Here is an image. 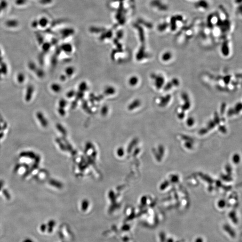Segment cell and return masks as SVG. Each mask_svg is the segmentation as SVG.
Masks as SVG:
<instances>
[{
	"label": "cell",
	"mask_w": 242,
	"mask_h": 242,
	"mask_svg": "<svg viewBox=\"0 0 242 242\" xmlns=\"http://www.w3.org/2000/svg\"><path fill=\"white\" fill-rule=\"evenodd\" d=\"M172 57V54L169 52H166L162 55L161 58L163 61H166L169 60Z\"/></svg>",
	"instance_id": "cell-8"
},
{
	"label": "cell",
	"mask_w": 242,
	"mask_h": 242,
	"mask_svg": "<svg viewBox=\"0 0 242 242\" xmlns=\"http://www.w3.org/2000/svg\"><path fill=\"white\" fill-rule=\"evenodd\" d=\"M153 77L154 79L156 87L158 89H161L164 86L165 81L164 77H163L162 75H157V74L153 75Z\"/></svg>",
	"instance_id": "cell-1"
},
{
	"label": "cell",
	"mask_w": 242,
	"mask_h": 242,
	"mask_svg": "<svg viewBox=\"0 0 242 242\" xmlns=\"http://www.w3.org/2000/svg\"><path fill=\"white\" fill-rule=\"evenodd\" d=\"M39 4L43 6L49 5L52 2V0H34Z\"/></svg>",
	"instance_id": "cell-9"
},
{
	"label": "cell",
	"mask_w": 242,
	"mask_h": 242,
	"mask_svg": "<svg viewBox=\"0 0 242 242\" xmlns=\"http://www.w3.org/2000/svg\"><path fill=\"white\" fill-rule=\"evenodd\" d=\"M16 79L17 80V82L18 83L23 84L25 82L26 80V76L22 72H20L17 74Z\"/></svg>",
	"instance_id": "cell-6"
},
{
	"label": "cell",
	"mask_w": 242,
	"mask_h": 242,
	"mask_svg": "<svg viewBox=\"0 0 242 242\" xmlns=\"http://www.w3.org/2000/svg\"><path fill=\"white\" fill-rule=\"evenodd\" d=\"M171 82L172 83L174 87H178L179 85L180 82L179 79L176 78H174L172 79Z\"/></svg>",
	"instance_id": "cell-11"
},
{
	"label": "cell",
	"mask_w": 242,
	"mask_h": 242,
	"mask_svg": "<svg viewBox=\"0 0 242 242\" xmlns=\"http://www.w3.org/2000/svg\"><path fill=\"white\" fill-rule=\"evenodd\" d=\"M28 0H15V4L17 7H23L27 5Z\"/></svg>",
	"instance_id": "cell-7"
},
{
	"label": "cell",
	"mask_w": 242,
	"mask_h": 242,
	"mask_svg": "<svg viewBox=\"0 0 242 242\" xmlns=\"http://www.w3.org/2000/svg\"><path fill=\"white\" fill-rule=\"evenodd\" d=\"M173 87H174V85H173L172 83L171 82V81L168 82L167 84L165 85V86L164 87V89L165 91H168Z\"/></svg>",
	"instance_id": "cell-10"
},
{
	"label": "cell",
	"mask_w": 242,
	"mask_h": 242,
	"mask_svg": "<svg viewBox=\"0 0 242 242\" xmlns=\"http://www.w3.org/2000/svg\"><path fill=\"white\" fill-rule=\"evenodd\" d=\"M35 92V88L32 85H29L26 89L25 95V100L26 102H30L31 101L34 93Z\"/></svg>",
	"instance_id": "cell-2"
},
{
	"label": "cell",
	"mask_w": 242,
	"mask_h": 242,
	"mask_svg": "<svg viewBox=\"0 0 242 242\" xmlns=\"http://www.w3.org/2000/svg\"><path fill=\"white\" fill-rule=\"evenodd\" d=\"M194 122V119L192 118V117H189L188 118V119L187 120V123H188V124L191 123L193 124Z\"/></svg>",
	"instance_id": "cell-12"
},
{
	"label": "cell",
	"mask_w": 242,
	"mask_h": 242,
	"mask_svg": "<svg viewBox=\"0 0 242 242\" xmlns=\"http://www.w3.org/2000/svg\"><path fill=\"white\" fill-rule=\"evenodd\" d=\"M5 26L9 28H16L19 26V22L15 19H9L5 23Z\"/></svg>",
	"instance_id": "cell-4"
},
{
	"label": "cell",
	"mask_w": 242,
	"mask_h": 242,
	"mask_svg": "<svg viewBox=\"0 0 242 242\" xmlns=\"http://www.w3.org/2000/svg\"><path fill=\"white\" fill-rule=\"evenodd\" d=\"M35 116L37 119L41 123V124L44 127L47 126V121L45 114L41 111H38L35 113Z\"/></svg>",
	"instance_id": "cell-3"
},
{
	"label": "cell",
	"mask_w": 242,
	"mask_h": 242,
	"mask_svg": "<svg viewBox=\"0 0 242 242\" xmlns=\"http://www.w3.org/2000/svg\"><path fill=\"white\" fill-rule=\"evenodd\" d=\"M171 99V96L169 95H167L165 96L161 97L160 98L159 101V105L161 107H164L167 105V104L169 103Z\"/></svg>",
	"instance_id": "cell-5"
}]
</instances>
